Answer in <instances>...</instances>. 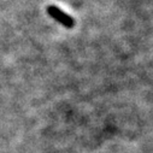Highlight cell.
Masks as SVG:
<instances>
[{"instance_id":"6da1fadb","label":"cell","mask_w":153,"mask_h":153,"mask_svg":"<svg viewBox=\"0 0 153 153\" xmlns=\"http://www.w3.org/2000/svg\"><path fill=\"white\" fill-rule=\"evenodd\" d=\"M47 12H48V15L53 19H56L57 22H59L60 24H63L65 28H72L75 25V21L70 16H68L66 13H64L57 6H53V5L52 6H48L47 7Z\"/></svg>"}]
</instances>
